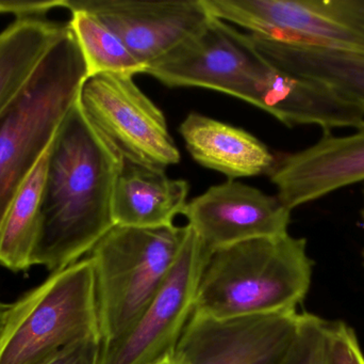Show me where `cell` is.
<instances>
[{"instance_id":"cell-9","label":"cell","mask_w":364,"mask_h":364,"mask_svg":"<svg viewBox=\"0 0 364 364\" xmlns=\"http://www.w3.org/2000/svg\"><path fill=\"white\" fill-rule=\"evenodd\" d=\"M188 228L168 279L134 324L104 344L100 364H154L174 353L195 309L197 288L209 251Z\"/></svg>"},{"instance_id":"cell-23","label":"cell","mask_w":364,"mask_h":364,"mask_svg":"<svg viewBox=\"0 0 364 364\" xmlns=\"http://www.w3.org/2000/svg\"><path fill=\"white\" fill-rule=\"evenodd\" d=\"M102 343L90 339L72 344L41 364H100Z\"/></svg>"},{"instance_id":"cell-7","label":"cell","mask_w":364,"mask_h":364,"mask_svg":"<svg viewBox=\"0 0 364 364\" xmlns=\"http://www.w3.org/2000/svg\"><path fill=\"white\" fill-rule=\"evenodd\" d=\"M247 33L364 53V0H203Z\"/></svg>"},{"instance_id":"cell-21","label":"cell","mask_w":364,"mask_h":364,"mask_svg":"<svg viewBox=\"0 0 364 364\" xmlns=\"http://www.w3.org/2000/svg\"><path fill=\"white\" fill-rule=\"evenodd\" d=\"M331 321L301 313L296 338L282 364H329Z\"/></svg>"},{"instance_id":"cell-15","label":"cell","mask_w":364,"mask_h":364,"mask_svg":"<svg viewBox=\"0 0 364 364\" xmlns=\"http://www.w3.org/2000/svg\"><path fill=\"white\" fill-rule=\"evenodd\" d=\"M179 132L195 162L235 180L269 175L276 157L254 135L200 113H191Z\"/></svg>"},{"instance_id":"cell-3","label":"cell","mask_w":364,"mask_h":364,"mask_svg":"<svg viewBox=\"0 0 364 364\" xmlns=\"http://www.w3.org/2000/svg\"><path fill=\"white\" fill-rule=\"evenodd\" d=\"M87 77L85 59L68 25L18 96L0 115V224L78 100Z\"/></svg>"},{"instance_id":"cell-1","label":"cell","mask_w":364,"mask_h":364,"mask_svg":"<svg viewBox=\"0 0 364 364\" xmlns=\"http://www.w3.org/2000/svg\"><path fill=\"white\" fill-rule=\"evenodd\" d=\"M123 165L77 100L47 154L33 265L62 271L85 258L115 226L113 194Z\"/></svg>"},{"instance_id":"cell-13","label":"cell","mask_w":364,"mask_h":364,"mask_svg":"<svg viewBox=\"0 0 364 364\" xmlns=\"http://www.w3.org/2000/svg\"><path fill=\"white\" fill-rule=\"evenodd\" d=\"M267 175L291 212L364 182V124L353 134H324L311 147L276 158Z\"/></svg>"},{"instance_id":"cell-22","label":"cell","mask_w":364,"mask_h":364,"mask_svg":"<svg viewBox=\"0 0 364 364\" xmlns=\"http://www.w3.org/2000/svg\"><path fill=\"white\" fill-rule=\"evenodd\" d=\"M329 364H364V353L356 331L341 321L331 322Z\"/></svg>"},{"instance_id":"cell-5","label":"cell","mask_w":364,"mask_h":364,"mask_svg":"<svg viewBox=\"0 0 364 364\" xmlns=\"http://www.w3.org/2000/svg\"><path fill=\"white\" fill-rule=\"evenodd\" d=\"M186 231L114 226L90 252L102 345L134 324L168 279Z\"/></svg>"},{"instance_id":"cell-14","label":"cell","mask_w":364,"mask_h":364,"mask_svg":"<svg viewBox=\"0 0 364 364\" xmlns=\"http://www.w3.org/2000/svg\"><path fill=\"white\" fill-rule=\"evenodd\" d=\"M248 104L269 113L288 128L316 125L331 134L364 124V108L325 83L284 72L269 63L255 83Z\"/></svg>"},{"instance_id":"cell-27","label":"cell","mask_w":364,"mask_h":364,"mask_svg":"<svg viewBox=\"0 0 364 364\" xmlns=\"http://www.w3.org/2000/svg\"><path fill=\"white\" fill-rule=\"evenodd\" d=\"M360 216H361V219H363V222L364 224V194H363V207H361Z\"/></svg>"},{"instance_id":"cell-20","label":"cell","mask_w":364,"mask_h":364,"mask_svg":"<svg viewBox=\"0 0 364 364\" xmlns=\"http://www.w3.org/2000/svg\"><path fill=\"white\" fill-rule=\"evenodd\" d=\"M68 21L85 59L89 77L100 74H140L142 64L134 57L123 41L92 13L72 11ZM87 77V78H89Z\"/></svg>"},{"instance_id":"cell-11","label":"cell","mask_w":364,"mask_h":364,"mask_svg":"<svg viewBox=\"0 0 364 364\" xmlns=\"http://www.w3.org/2000/svg\"><path fill=\"white\" fill-rule=\"evenodd\" d=\"M62 8L95 15L117 34L144 68L212 17L203 0H63Z\"/></svg>"},{"instance_id":"cell-24","label":"cell","mask_w":364,"mask_h":364,"mask_svg":"<svg viewBox=\"0 0 364 364\" xmlns=\"http://www.w3.org/2000/svg\"><path fill=\"white\" fill-rule=\"evenodd\" d=\"M63 0H0V13H12L17 19L42 17L53 9L62 8Z\"/></svg>"},{"instance_id":"cell-19","label":"cell","mask_w":364,"mask_h":364,"mask_svg":"<svg viewBox=\"0 0 364 364\" xmlns=\"http://www.w3.org/2000/svg\"><path fill=\"white\" fill-rule=\"evenodd\" d=\"M47 154L48 150L19 188L0 224V265L16 273L33 266Z\"/></svg>"},{"instance_id":"cell-10","label":"cell","mask_w":364,"mask_h":364,"mask_svg":"<svg viewBox=\"0 0 364 364\" xmlns=\"http://www.w3.org/2000/svg\"><path fill=\"white\" fill-rule=\"evenodd\" d=\"M301 313L216 318L193 312L173 353L175 364H282Z\"/></svg>"},{"instance_id":"cell-8","label":"cell","mask_w":364,"mask_h":364,"mask_svg":"<svg viewBox=\"0 0 364 364\" xmlns=\"http://www.w3.org/2000/svg\"><path fill=\"white\" fill-rule=\"evenodd\" d=\"M250 34L212 16L200 29L149 64L144 74L168 87L203 88L248 103L269 68Z\"/></svg>"},{"instance_id":"cell-16","label":"cell","mask_w":364,"mask_h":364,"mask_svg":"<svg viewBox=\"0 0 364 364\" xmlns=\"http://www.w3.org/2000/svg\"><path fill=\"white\" fill-rule=\"evenodd\" d=\"M190 186L166 171L124 162L115 183L112 214L115 226L161 228L182 215Z\"/></svg>"},{"instance_id":"cell-28","label":"cell","mask_w":364,"mask_h":364,"mask_svg":"<svg viewBox=\"0 0 364 364\" xmlns=\"http://www.w3.org/2000/svg\"><path fill=\"white\" fill-rule=\"evenodd\" d=\"M361 256H363V264L364 267V249L363 250V254H361Z\"/></svg>"},{"instance_id":"cell-6","label":"cell","mask_w":364,"mask_h":364,"mask_svg":"<svg viewBox=\"0 0 364 364\" xmlns=\"http://www.w3.org/2000/svg\"><path fill=\"white\" fill-rule=\"evenodd\" d=\"M78 102L92 126L124 162L162 171L181 162L164 113L132 75L89 77Z\"/></svg>"},{"instance_id":"cell-17","label":"cell","mask_w":364,"mask_h":364,"mask_svg":"<svg viewBox=\"0 0 364 364\" xmlns=\"http://www.w3.org/2000/svg\"><path fill=\"white\" fill-rule=\"evenodd\" d=\"M248 34L276 68L325 83L364 108V53Z\"/></svg>"},{"instance_id":"cell-12","label":"cell","mask_w":364,"mask_h":364,"mask_svg":"<svg viewBox=\"0 0 364 364\" xmlns=\"http://www.w3.org/2000/svg\"><path fill=\"white\" fill-rule=\"evenodd\" d=\"M182 215L209 252L287 234L291 222L290 209L277 196L231 179L195 197L186 203Z\"/></svg>"},{"instance_id":"cell-2","label":"cell","mask_w":364,"mask_h":364,"mask_svg":"<svg viewBox=\"0 0 364 364\" xmlns=\"http://www.w3.org/2000/svg\"><path fill=\"white\" fill-rule=\"evenodd\" d=\"M312 275L307 241L289 233L220 248L205 259L194 312L216 318L296 312Z\"/></svg>"},{"instance_id":"cell-26","label":"cell","mask_w":364,"mask_h":364,"mask_svg":"<svg viewBox=\"0 0 364 364\" xmlns=\"http://www.w3.org/2000/svg\"><path fill=\"white\" fill-rule=\"evenodd\" d=\"M6 305H2L0 303V326H1L2 316H4V310H6Z\"/></svg>"},{"instance_id":"cell-4","label":"cell","mask_w":364,"mask_h":364,"mask_svg":"<svg viewBox=\"0 0 364 364\" xmlns=\"http://www.w3.org/2000/svg\"><path fill=\"white\" fill-rule=\"evenodd\" d=\"M90 339L102 337L93 264L85 256L6 306L0 326V364H41Z\"/></svg>"},{"instance_id":"cell-25","label":"cell","mask_w":364,"mask_h":364,"mask_svg":"<svg viewBox=\"0 0 364 364\" xmlns=\"http://www.w3.org/2000/svg\"><path fill=\"white\" fill-rule=\"evenodd\" d=\"M154 364H175V363L174 359H173V355H171V356L166 357V358L161 359V360Z\"/></svg>"},{"instance_id":"cell-18","label":"cell","mask_w":364,"mask_h":364,"mask_svg":"<svg viewBox=\"0 0 364 364\" xmlns=\"http://www.w3.org/2000/svg\"><path fill=\"white\" fill-rule=\"evenodd\" d=\"M68 23L17 19L0 32V115L21 93Z\"/></svg>"}]
</instances>
